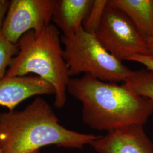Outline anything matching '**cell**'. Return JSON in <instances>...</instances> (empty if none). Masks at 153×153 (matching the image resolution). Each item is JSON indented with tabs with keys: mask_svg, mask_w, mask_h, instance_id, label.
<instances>
[{
	"mask_svg": "<svg viewBox=\"0 0 153 153\" xmlns=\"http://www.w3.org/2000/svg\"><path fill=\"white\" fill-rule=\"evenodd\" d=\"M55 93L50 83L37 76H5L0 81V105L13 111L18 104L30 97Z\"/></svg>",
	"mask_w": 153,
	"mask_h": 153,
	"instance_id": "obj_8",
	"label": "cell"
},
{
	"mask_svg": "<svg viewBox=\"0 0 153 153\" xmlns=\"http://www.w3.org/2000/svg\"><path fill=\"white\" fill-rule=\"evenodd\" d=\"M98 136L80 133L61 126L52 107L40 98L21 111L0 114L2 153H32L50 145L81 149Z\"/></svg>",
	"mask_w": 153,
	"mask_h": 153,
	"instance_id": "obj_2",
	"label": "cell"
},
{
	"mask_svg": "<svg viewBox=\"0 0 153 153\" xmlns=\"http://www.w3.org/2000/svg\"><path fill=\"white\" fill-rule=\"evenodd\" d=\"M148 47L149 56L153 60V37L148 39L146 41Z\"/></svg>",
	"mask_w": 153,
	"mask_h": 153,
	"instance_id": "obj_16",
	"label": "cell"
},
{
	"mask_svg": "<svg viewBox=\"0 0 153 153\" xmlns=\"http://www.w3.org/2000/svg\"><path fill=\"white\" fill-rule=\"evenodd\" d=\"M67 91L82 104V120L91 128L108 131L144 125L153 114V100L122 84L103 82L86 74L70 78Z\"/></svg>",
	"mask_w": 153,
	"mask_h": 153,
	"instance_id": "obj_1",
	"label": "cell"
},
{
	"mask_svg": "<svg viewBox=\"0 0 153 153\" xmlns=\"http://www.w3.org/2000/svg\"><path fill=\"white\" fill-rule=\"evenodd\" d=\"M107 6L124 12L145 41L153 37V0H107Z\"/></svg>",
	"mask_w": 153,
	"mask_h": 153,
	"instance_id": "obj_10",
	"label": "cell"
},
{
	"mask_svg": "<svg viewBox=\"0 0 153 153\" xmlns=\"http://www.w3.org/2000/svg\"><path fill=\"white\" fill-rule=\"evenodd\" d=\"M127 61L138 62L145 66L147 70L153 71V60L148 56L135 55L128 58Z\"/></svg>",
	"mask_w": 153,
	"mask_h": 153,
	"instance_id": "obj_14",
	"label": "cell"
},
{
	"mask_svg": "<svg viewBox=\"0 0 153 153\" xmlns=\"http://www.w3.org/2000/svg\"><path fill=\"white\" fill-rule=\"evenodd\" d=\"M95 36L104 49L120 61L133 55L149 56L146 42L131 19L107 4Z\"/></svg>",
	"mask_w": 153,
	"mask_h": 153,
	"instance_id": "obj_5",
	"label": "cell"
},
{
	"mask_svg": "<svg viewBox=\"0 0 153 153\" xmlns=\"http://www.w3.org/2000/svg\"><path fill=\"white\" fill-rule=\"evenodd\" d=\"M0 153H2V149L1 148V146H0Z\"/></svg>",
	"mask_w": 153,
	"mask_h": 153,
	"instance_id": "obj_18",
	"label": "cell"
},
{
	"mask_svg": "<svg viewBox=\"0 0 153 153\" xmlns=\"http://www.w3.org/2000/svg\"><path fill=\"white\" fill-rule=\"evenodd\" d=\"M18 51L17 44L11 43L0 35V81L5 77L12 59Z\"/></svg>",
	"mask_w": 153,
	"mask_h": 153,
	"instance_id": "obj_13",
	"label": "cell"
},
{
	"mask_svg": "<svg viewBox=\"0 0 153 153\" xmlns=\"http://www.w3.org/2000/svg\"><path fill=\"white\" fill-rule=\"evenodd\" d=\"M55 3L56 0H12L1 35L14 44L30 31L38 36L51 24Z\"/></svg>",
	"mask_w": 153,
	"mask_h": 153,
	"instance_id": "obj_6",
	"label": "cell"
},
{
	"mask_svg": "<svg viewBox=\"0 0 153 153\" xmlns=\"http://www.w3.org/2000/svg\"><path fill=\"white\" fill-rule=\"evenodd\" d=\"M98 153H153L143 125L133 124L99 136L90 144Z\"/></svg>",
	"mask_w": 153,
	"mask_h": 153,
	"instance_id": "obj_7",
	"label": "cell"
},
{
	"mask_svg": "<svg viewBox=\"0 0 153 153\" xmlns=\"http://www.w3.org/2000/svg\"><path fill=\"white\" fill-rule=\"evenodd\" d=\"M61 41L70 77L85 73L103 82H124L133 71L104 49L95 34L82 27L71 36L61 35Z\"/></svg>",
	"mask_w": 153,
	"mask_h": 153,
	"instance_id": "obj_4",
	"label": "cell"
},
{
	"mask_svg": "<svg viewBox=\"0 0 153 153\" xmlns=\"http://www.w3.org/2000/svg\"><path fill=\"white\" fill-rule=\"evenodd\" d=\"M58 28L50 24L36 36L31 30L19 40L18 51L12 59L6 77L26 76L34 73L55 89V104L62 108L66 101L67 85L71 78L63 57Z\"/></svg>",
	"mask_w": 153,
	"mask_h": 153,
	"instance_id": "obj_3",
	"label": "cell"
},
{
	"mask_svg": "<svg viewBox=\"0 0 153 153\" xmlns=\"http://www.w3.org/2000/svg\"><path fill=\"white\" fill-rule=\"evenodd\" d=\"M107 4V0H94L93 7L88 18L82 24V27L85 31L96 33Z\"/></svg>",
	"mask_w": 153,
	"mask_h": 153,
	"instance_id": "obj_12",
	"label": "cell"
},
{
	"mask_svg": "<svg viewBox=\"0 0 153 153\" xmlns=\"http://www.w3.org/2000/svg\"><path fill=\"white\" fill-rule=\"evenodd\" d=\"M10 3V1L7 0H0V35L1 34L3 25Z\"/></svg>",
	"mask_w": 153,
	"mask_h": 153,
	"instance_id": "obj_15",
	"label": "cell"
},
{
	"mask_svg": "<svg viewBox=\"0 0 153 153\" xmlns=\"http://www.w3.org/2000/svg\"><path fill=\"white\" fill-rule=\"evenodd\" d=\"M137 95L153 100V71L146 69L133 71L123 83Z\"/></svg>",
	"mask_w": 153,
	"mask_h": 153,
	"instance_id": "obj_11",
	"label": "cell"
},
{
	"mask_svg": "<svg viewBox=\"0 0 153 153\" xmlns=\"http://www.w3.org/2000/svg\"><path fill=\"white\" fill-rule=\"evenodd\" d=\"M94 0H56L52 21L64 36L75 33L91 11Z\"/></svg>",
	"mask_w": 153,
	"mask_h": 153,
	"instance_id": "obj_9",
	"label": "cell"
},
{
	"mask_svg": "<svg viewBox=\"0 0 153 153\" xmlns=\"http://www.w3.org/2000/svg\"><path fill=\"white\" fill-rule=\"evenodd\" d=\"M32 153H39V151L37 150V151H35V152H33Z\"/></svg>",
	"mask_w": 153,
	"mask_h": 153,
	"instance_id": "obj_17",
	"label": "cell"
}]
</instances>
